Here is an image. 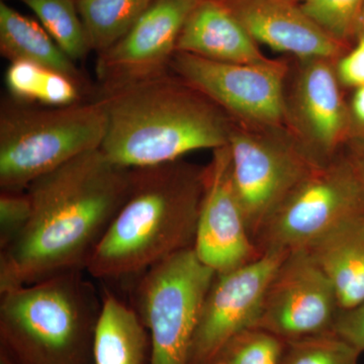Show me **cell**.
<instances>
[{"label":"cell","instance_id":"obj_1","mask_svg":"<svg viewBox=\"0 0 364 364\" xmlns=\"http://www.w3.org/2000/svg\"><path fill=\"white\" fill-rule=\"evenodd\" d=\"M132 169L102 149L83 153L38 177L26 188L32 215L0 250V293L64 273L86 272L124 205Z\"/></svg>","mask_w":364,"mask_h":364},{"label":"cell","instance_id":"obj_2","mask_svg":"<svg viewBox=\"0 0 364 364\" xmlns=\"http://www.w3.org/2000/svg\"><path fill=\"white\" fill-rule=\"evenodd\" d=\"M98 100L107 114L100 149L124 168L177 161L229 142L232 127L224 111L168 72L100 90Z\"/></svg>","mask_w":364,"mask_h":364},{"label":"cell","instance_id":"obj_3","mask_svg":"<svg viewBox=\"0 0 364 364\" xmlns=\"http://www.w3.org/2000/svg\"><path fill=\"white\" fill-rule=\"evenodd\" d=\"M205 179V168L181 159L132 169L129 195L86 272L95 279H126L193 248Z\"/></svg>","mask_w":364,"mask_h":364},{"label":"cell","instance_id":"obj_4","mask_svg":"<svg viewBox=\"0 0 364 364\" xmlns=\"http://www.w3.org/2000/svg\"><path fill=\"white\" fill-rule=\"evenodd\" d=\"M102 299L85 272L0 293L1 349L16 364H95Z\"/></svg>","mask_w":364,"mask_h":364},{"label":"cell","instance_id":"obj_5","mask_svg":"<svg viewBox=\"0 0 364 364\" xmlns=\"http://www.w3.org/2000/svg\"><path fill=\"white\" fill-rule=\"evenodd\" d=\"M107 114L98 98L61 107L9 97L0 109V188L23 191L74 158L100 149Z\"/></svg>","mask_w":364,"mask_h":364},{"label":"cell","instance_id":"obj_6","mask_svg":"<svg viewBox=\"0 0 364 364\" xmlns=\"http://www.w3.org/2000/svg\"><path fill=\"white\" fill-rule=\"evenodd\" d=\"M364 215V188L348 157L317 165L273 210L254 238L261 254L306 249Z\"/></svg>","mask_w":364,"mask_h":364},{"label":"cell","instance_id":"obj_7","mask_svg":"<svg viewBox=\"0 0 364 364\" xmlns=\"http://www.w3.org/2000/svg\"><path fill=\"white\" fill-rule=\"evenodd\" d=\"M215 272L193 248L143 273L136 311L150 336V364H191L198 316Z\"/></svg>","mask_w":364,"mask_h":364},{"label":"cell","instance_id":"obj_8","mask_svg":"<svg viewBox=\"0 0 364 364\" xmlns=\"http://www.w3.org/2000/svg\"><path fill=\"white\" fill-rule=\"evenodd\" d=\"M169 69L223 111L243 121L275 126L286 117V70L277 62L226 63L176 52Z\"/></svg>","mask_w":364,"mask_h":364},{"label":"cell","instance_id":"obj_9","mask_svg":"<svg viewBox=\"0 0 364 364\" xmlns=\"http://www.w3.org/2000/svg\"><path fill=\"white\" fill-rule=\"evenodd\" d=\"M228 147L235 191L254 242L273 210L320 164L294 144L233 128Z\"/></svg>","mask_w":364,"mask_h":364},{"label":"cell","instance_id":"obj_10","mask_svg":"<svg viewBox=\"0 0 364 364\" xmlns=\"http://www.w3.org/2000/svg\"><path fill=\"white\" fill-rule=\"evenodd\" d=\"M340 311L331 282L308 251L299 249L275 270L253 327L291 341L333 332Z\"/></svg>","mask_w":364,"mask_h":364},{"label":"cell","instance_id":"obj_11","mask_svg":"<svg viewBox=\"0 0 364 364\" xmlns=\"http://www.w3.org/2000/svg\"><path fill=\"white\" fill-rule=\"evenodd\" d=\"M289 253H263L243 267L215 273L200 308L191 364H215L230 340L255 325L270 279Z\"/></svg>","mask_w":364,"mask_h":364},{"label":"cell","instance_id":"obj_12","mask_svg":"<svg viewBox=\"0 0 364 364\" xmlns=\"http://www.w3.org/2000/svg\"><path fill=\"white\" fill-rule=\"evenodd\" d=\"M200 0H155L119 42L98 53L102 90L153 77L168 70L186 18Z\"/></svg>","mask_w":364,"mask_h":364},{"label":"cell","instance_id":"obj_13","mask_svg":"<svg viewBox=\"0 0 364 364\" xmlns=\"http://www.w3.org/2000/svg\"><path fill=\"white\" fill-rule=\"evenodd\" d=\"M213 152L212 161L205 168L193 250L203 264L221 273L252 262L262 254L249 234L235 191L229 147Z\"/></svg>","mask_w":364,"mask_h":364},{"label":"cell","instance_id":"obj_14","mask_svg":"<svg viewBox=\"0 0 364 364\" xmlns=\"http://www.w3.org/2000/svg\"><path fill=\"white\" fill-rule=\"evenodd\" d=\"M253 40L301 58L328 60L339 52L328 35L289 0H222Z\"/></svg>","mask_w":364,"mask_h":364},{"label":"cell","instance_id":"obj_15","mask_svg":"<svg viewBox=\"0 0 364 364\" xmlns=\"http://www.w3.org/2000/svg\"><path fill=\"white\" fill-rule=\"evenodd\" d=\"M296 91L299 121L310 143L308 153L316 164L334 159L343 141L348 116L340 93L337 74L325 59L309 60Z\"/></svg>","mask_w":364,"mask_h":364},{"label":"cell","instance_id":"obj_16","mask_svg":"<svg viewBox=\"0 0 364 364\" xmlns=\"http://www.w3.org/2000/svg\"><path fill=\"white\" fill-rule=\"evenodd\" d=\"M176 52L226 63H256L267 60L222 0L198 1L184 23Z\"/></svg>","mask_w":364,"mask_h":364},{"label":"cell","instance_id":"obj_17","mask_svg":"<svg viewBox=\"0 0 364 364\" xmlns=\"http://www.w3.org/2000/svg\"><path fill=\"white\" fill-rule=\"evenodd\" d=\"M331 282L341 311L364 301V215L306 248Z\"/></svg>","mask_w":364,"mask_h":364},{"label":"cell","instance_id":"obj_18","mask_svg":"<svg viewBox=\"0 0 364 364\" xmlns=\"http://www.w3.org/2000/svg\"><path fill=\"white\" fill-rule=\"evenodd\" d=\"M0 53L11 63L25 61L46 67L85 88V77L76 62L67 56L43 26L4 1L0 2Z\"/></svg>","mask_w":364,"mask_h":364},{"label":"cell","instance_id":"obj_19","mask_svg":"<svg viewBox=\"0 0 364 364\" xmlns=\"http://www.w3.org/2000/svg\"><path fill=\"white\" fill-rule=\"evenodd\" d=\"M149 340L138 311L105 294L93 339V363L145 364Z\"/></svg>","mask_w":364,"mask_h":364},{"label":"cell","instance_id":"obj_20","mask_svg":"<svg viewBox=\"0 0 364 364\" xmlns=\"http://www.w3.org/2000/svg\"><path fill=\"white\" fill-rule=\"evenodd\" d=\"M11 97L23 104L61 107L81 100V87L73 79L30 62H11L6 72Z\"/></svg>","mask_w":364,"mask_h":364},{"label":"cell","instance_id":"obj_21","mask_svg":"<svg viewBox=\"0 0 364 364\" xmlns=\"http://www.w3.org/2000/svg\"><path fill=\"white\" fill-rule=\"evenodd\" d=\"M91 50L102 53L130 32L155 0H76Z\"/></svg>","mask_w":364,"mask_h":364},{"label":"cell","instance_id":"obj_22","mask_svg":"<svg viewBox=\"0 0 364 364\" xmlns=\"http://www.w3.org/2000/svg\"><path fill=\"white\" fill-rule=\"evenodd\" d=\"M39 18L41 25L69 58L77 62L92 51L76 0H18Z\"/></svg>","mask_w":364,"mask_h":364},{"label":"cell","instance_id":"obj_23","mask_svg":"<svg viewBox=\"0 0 364 364\" xmlns=\"http://www.w3.org/2000/svg\"><path fill=\"white\" fill-rule=\"evenodd\" d=\"M360 352L334 332L284 342L279 364H358Z\"/></svg>","mask_w":364,"mask_h":364},{"label":"cell","instance_id":"obj_24","mask_svg":"<svg viewBox=\"0 0 364 364\" xmlns=\"http://www.w3.org/2000/svg\"><path fill=\"white\" fill-rule=\"evenodd\" d=\"M284 345L272 333L250 327L225 345L215 364H279Z\"/></svg>","mask_w":364,"mask_h":364},{"label":"cell","instance_id":"obj_25","mask_svg":"<svg viewBox=\"0 0 364 364\" xmlns=\"http://www.w3.org/2000/svg\"><path fill=\"white\" fill-rule=\"evenodd\" d=\"M364 0H304L301 6L316 23L335 40L350 35L361 20Z\"/></svg>","mask_w":364,"mask_h":364},{"label":"cell","instance_id":"obj_26","mask_svg":"<svg viewBox=\"0 0 364 364\" xmlns=\"http://www.w3.org/2000/svg\"><path fill=\"white\" fill-rule=\"evenodd\" d=\"M32 215V200L23 191H1L0 195V250L23 231Z\"/></svg>","mask_w":364,"mask_h":364},{"label":"cell","instance_id":"obj_27","mask_svg":"<svg viewBox=\"0 0 364 364\" xmlns=\"http://www.w3.org/2000/svg\"><path fill=\"white\" fill-rule=\"evenodd\" d=\"M333 332L363 353L364 301L351 310L340 311Z\"/></svg>","mask_w":364,"mask_h":364},{"label":"cell","instance_id":"obj_28","mask_svg":"<svg viewBox=\"0 0 364 364\" xmlns=\"http://www.w3.org/2000/svg\"><path fill=\"white\" fill-rule=\"evenodd\" d=\"M337 76L344 85L355 88L364 86V33L355 48L340 60Z\"/></svg>","mask_w":364,"mask_h":364},{"label":"cell","instance_id":"obj_29","mask_svg":"<svg viewBox=\"0 0 364 364\" xmlns=\"http://www.w3.org/2000/svg\"><path fill=\"white\" fill-rule=\"evenodd\" d=\"M350 160L352 165L358 172L359 178L363 182L364 188V138L354 144L350 155L347 156Z\"/></svg>","mask_w":364,"mask_h":364},{"label":"cell","instance_id":"obj_30","mask_svg":"<svg viewBox=\"0 0 364 364\" xmlns=\"http://www.w3.org/2000/svg\"><path fill=\"white\" fill-rule=\"evenodd\" d=\"M352 114L359 126L364 128V86L356 88L352 98Z\"/></svg>","mask_w":364,"mask_h":364},{"label":"cell","instance_id":"obj_31","mask_svg":"<svg viewBox=\"0 0 364 364\" xmlns=\"http://www.w3.org/2000/svg\"><path fill=\"white\" fill-rule=\"evenodd\" d=\"M0 364H16L6 351L0 349Z\"/></svg>","mask_w":364,"mask_h":364},{"label":"cell","instance_id":"obj_32","mask_svg":"<svg viewBox=\"0 0 364 364\" xmlns=\"http://www.w3.org/2000/svg\"><path fill=\"white\" fill-rule=\"evenodd\" d=\"M361 21H363V26H364V6L363 9V14H361Z\"/></svg>","mask_w":364,"mask_h":364}]
</instances>
